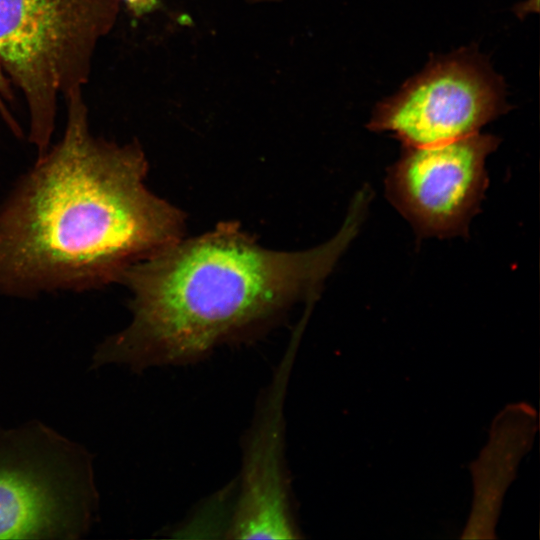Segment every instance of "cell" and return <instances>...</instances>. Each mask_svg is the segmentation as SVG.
<instances>
[{
  "label": "cell",
  "mask_w": 540,
  "mask_h": 540,
  "mask_svg": "<svg viewBox=\"0 0 540 540\" xmlns=\"http://www.w3.org/2000/svg\"><path fill=\"white\" fill-rule=\"evenodd\" d=\"M66 99L62 138L0 205L4 295L99 289L182 238V213L145 185L140 146L94 136L82 89Z\"/></svg>",
  "instance_id": "cell-1"
},
{
  "label": "cell",
  "mask_w": 540,
  "mask_h": 540,
  "mask_svg": "<svg viewBox=\"0 0 540 540\" xmlns=\"http://www.w3.org/2000/svg\"><path fill=\"white\" fill-rule=\"evenodd\" d=\"M364 212L353 202L339 232L305 251L266 249L227 222L132 264L118 282L132 294V319L96 347L91 369L117 364L138 372L196 361L268 322L317 292Z\"/></svg>",
  "instance_id": "cell-2"
},
{
  "label": "cell",
  "mask_w": 540,
  "mask_h": 540,
  "mask_svg": "<svg viewBox=\"0 0 540 540\" xmlns=\"http://www.w3.org/2000/svg\"><path fill=\"white\" fill-rule=\"evenodd\" d=\"M119 1L0 0V60L25 98L38 156L50 146L60 96L87 82Z\"/></svg>",
  "instance_id": "cell-3"
},
{
  "label": "cell",
  "mask_w": 540,
  "mask_h": 540,
  "mask_svg": "<svg viewBox=\"0 0 540 540\" xmlns=\"http://www.w3.org/2000/svg\"><path fill=\"white\" fill-rule=\"evenodd\" d=\"M92 454L38 420L0 428V539L85 536L99 509Z\"/></svg>",
  "instance_id": "cell-4"
},
{
  "label": "cell",
  "mask_w": 540,
  "mask_h": 540,
  "mask_svg": "<svg viewBox=\"0 0 540 540\" xmlns=\"http://www.w3.org/2000/svg\"><path fill=\"white\" fill-rule=\"evenodd\" d=\"M506 109L501 78L481 55L464 50L431 60L375 107L367 126L419 147L478 133Z\"/></svg>",
  "instance_id": "cell-5"
},
{
  "label": "cell",
  "mask_w": 540,
  "mask_h": 540,
  "mask_svg": "<svg viewBox=\"0 0 540 540\" xmlns=\"http://www.w3.org/2000/svg\"><path fill=\"white\" fill-rule=\"evenodd\" d=\"M499 139L475 133L404 147L390 166L386 195L421 237L465 236L488 186L485 162Z\"/></svg>",
  "instance_id": "cell-6"
},
{
  "label": "cell",
  "mask_w": 540,
  "mask_h": 540,
  "mask_svg": "<svg viewBox=\"0 0 540 540\" xmlns=\"http://www.w3.org/2000/svg\"><path fill=\"white\" fill-rule=\"evenodd\" d=\"M292 356L291 349L248 435L240 491L227 529L228 538L295 539L300 536L292 513L283 453V401Z\"/></svg>",
  "instance_id": "cell-7"
},
{
  "label": "cell",
  "mask_w": 540,
  "mask_h": 540,
  "mask_svg": "<svg viewBox=\"0 0 540 540\" xmlns=\"http://www.w3.org/2000/svg\"><path fill=\"white\" fill-rule=\"evenodd\" d=\"M6 71L0 60V115L9 124L12 130L17 131L18 125L14 122L12 115L9 111V105L12 99V90L10 86V80L6 76Z\"/></svg>",
  "instance_id": "cell-8"
},
{
  "label": "cell",
  "mask_w": 540,
  "mask_h": 540,
  "mask_svg": "<svg viewBox=\"0 0 540 540\" xmlns=\"http://www.w3.org/2000/svg\"><path fill=\"white\" fill-rule=\"evenodd\" d=\"M123 2L135 17L150 13L159 4V0H123Z\"/></svg>",
  "instance_id": "cell-9"
},
{
  "label": "cell",
  "mask_w": 540,
  "mask_h": 540,
  "mask_svg": "<svg viewBox=\"0 0 540 540\" xmlns=\"http://www.w3.org/2000/svg\"><path fill=\"white\" fill-rule=\"evenodd\" d=\"M251 1H254V2H265V1H275V0H251Z\"/></svg>",
  "instance_id": "cell-10"
}]
</instances>
